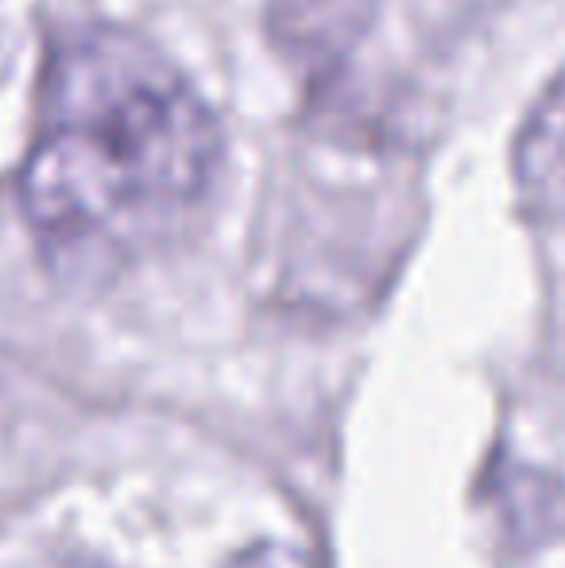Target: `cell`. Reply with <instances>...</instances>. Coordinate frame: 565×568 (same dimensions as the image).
<instances>
[{
  "label": "cell",
  "instance_id": "1",
  "mask_svg": "<svg viewBox=\"0 0 565 568\" xmlns=\"http://www.w3.org/2000/svg\"><path fill=\"white\" fill-rule=\"evenodd\" d=\"M225 135L171 54L121 23H70L36 82L20 213L47 267L109 278L194 225L218 190Z\"/></svg>",
  "mask_w": 565,
  "mask_h": 568
},
{
  "label": "cell",
  "instance_id": "2",
  "mask_svg": "<svg viewBox=\"0 0 565 568\" xmlns=\"http://www.w3.org/2000/svg\"><path fill=\"white\" fill-rule=\"evenodd\" d=\"M236 568H306L299 554H286V549H256V554L241 557Z\"/></svg>",
  "mask_w": 565,
  "mask_h": 568
}]
</instances>
